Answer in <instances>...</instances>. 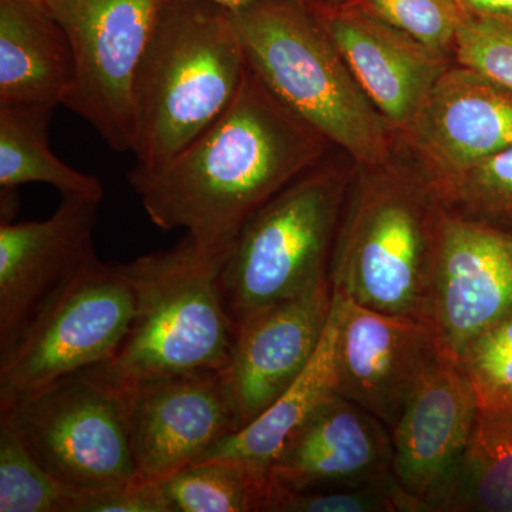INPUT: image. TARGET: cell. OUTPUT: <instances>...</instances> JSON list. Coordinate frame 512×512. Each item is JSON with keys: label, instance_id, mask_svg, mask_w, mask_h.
Here are the masks:
<instances>
[{"label": "cell", "instance_id": "obj_1", "mask_svg": "<svg viewBox=\"0 0 512 512\" xmlns=\"http://www.w3.org/2000/svg\"><path fill=\"white\" fill-rule=\"evenodd\" d=\"M332 144L247 69L237 96L177 156L128 173L148 218L224 258L245 224Z\"/></svg>", "mask_w": 512, "mask_h": 512}, {"label": "cell", "instance_id": "obj_2", "mask_svg": "<svg viewBox=\"0 0 512 512\" xmlns=\"http://www.w3.org/2000/svg\"><path fill=\"white\" fill-rule=\"evenodd\" d=\"M444 211L417 168H357L330 261L333 291L427 323Z\"/></svg>", "mask_w": 512, "mask_h": 512}, {"label": "cell", "instance_id": "obj_3", "mask_svg": "<svg viewBox=\"0 0 512 512\" xmlns=\"http://www.w3.org/2000/svg\"><path fill=\"white\" fill-rule=\"evenodd\" d=\"M247 69L228 9L167 0L134 74L136 165L157 167L177 156L224 113Z\"/></svg>", "mask_w": 512, "mask_h": 512}, {"label": "cell", "instance_id": "obj_4", "mask_svg": "<svg viewBox=\"0 0 512 512\" xmlns=\"http://www.w3.org/2000/svg\"><path fill=\"white\" fill-rule=\"evenodd\" d=\"M249 69L352 157L357 168L393 160L397 134L357 82L311 3L258 0L231 12Z\"/></svg>", "mask_w": 512, "mask_h": 512}, {"label": "cell", "instance_id": "obj_5", "mask_svg": "<svg viewBox=\"0 0 512 512\" xmlns=\"http://www.w3.org/2000/svg\"><path fill=\"white\" fill-rule=\"evenodd\" d=\"M222 262L185 237L120 264L133 288L134 315L116 355L94 372L121 392L163 377L221 373L237 333L221 292Z\"/></svg>", "mask_w": 512, "mask_h": 512}, {"label": "cell", "instance_id": "obj_6", "mask_svg": "<svg viewBox=\"0 0 512 512\" xmlns=\"http://www.w3.org/2000/svg\"><path fill=\"white\" fill-rule=\"evenodd\" d=\"M323 160L266 202L225 256L220 286L234 322L329 279L349 175Z\"/></svg>", "mask_w": 512, "mask_h": 512}, {"label": "cell", "instance_id": "obj_7", "mask_svg": "<svg viewBox=\"0 0 512 512\" xmlns=\"http://www.w3.org/2000/svg\"><path fill=\"white\" fill-rule=\"evenodd\" d=\"M133 315V288L120 264L94 256L0 355V412L63 377L109 362Z\"/></svg>", "mask_w": 512, "mask_h": 512}, {"label": "cell", "instance_id": "obj_8", "mask_svg": "<svg viewBox=\"0 0 512 512\" xmlns=\"http://www.w3.org/2000/svg\"><path fill=\"white\" fill-rule=\"evenodd\" d=\"M0 416L15 424L30 453L76 500L140 477L126 397L93 369L43 387Z\"/></svg>", "mask_w": 512, "mask_h": 512}, {"label": "cell", "instance_id": "obj_9", "mask_svg": "<svg viewBox=\"0 0 512 512\" xmlns=\"http://www.w3.org/2000/svg\"><path fill=\"white\" fill-rule=\"evenodd\" d=\"M167 0H43L73 55L62 106L87 121L114 153H131L133 80Z\"/></svg>", "mask_w": 512, "mask_h": 512}, {"label": "cell", "instance_id": "obj_10", "mask_svg": "<svg viewBox=\"0 0 512 512\" xmlns=\"http://www.w3.org/2000/svg\"><path fill=\"white\" fill-rule=\"evenodd\" d=\"M397 140L441 201L476 165L512 144V90L454 63Z\"/></svg>", "mask_w": 512, "mask_h": 512}, {"label": "cell", "instance_id": "obj_11", "mask_svg": "<svg viewBox=\"0 0 512 512\" xmlns=\"http://www.w3.org/2000/svg\"><path fill=\"white\" fill-rule=\"evenodd\" d=\"M512 311V231L446 207L431 289L429 326L457 360Z\"/></svg>", "mask_w": 512, "mask_h": 512}, {"label": "cell", "instance_id": "obj_12", "mask_svg": "<svg viewBox=\"0 0 512 512\" xmlns=\"http://www.w3.org/2000/svg\"><path fill=\"white\" fill-rule=\"evenodd\" d=\"M478 416L476 393L440 350L392 429L393 476L427 511H443Z\"/></svg>", "mask_w": 512, "mask_h": 512}, {"label": "cell", "instance_id": "obj_13", "mask_svg": "<svg viewBox=\"0 0 512 512\" xmlns=\"http://www.w3.org/2000/svg\"><path fill=\"white\" fill-rule=\"evenodd\" d=\"M333 305L330 279L311 291L262 306L235 322L234 346L222 384L237 430L265 412L309 365Z\"/></svg>", "mask_w": 512, "mask_h": 512}, {"label": "cell", "instance_id": "obj_14", "mask_svg": "<svg viewBox=\"0 0 512 512\" xmlns=\"http://www.w3.org/2000/svg\"><path fill=\"white\" fill-rule=\"evenodd\" d=\"M127 427L138 474L163 481L200 463L237 431L220 372L163 377L126 390Z\"/></svg>", "mask_w": 512, "mask_h": 512}, {"label": "cell", "instance_id": "obj_15", "mask_svg": "<svg viewBox=\"0 0 512 512\" xmlns=\"http://www.w3.org/2000/svg\"><path fill=\"white\" fill-rule=\"evenodd\" d=\"M100 201L62 195L47 220L0 225V355L96 252Z\"/></svg>", "mask_w": 512, "mask_h": 512}, {"label": "cell", "instance_id": "obj_16", "mask_svg": "<svg viewBox=\"0 0 512 512\" xmlns=\"http://www.w3.org/2000/svg\"><path fill=\"white\" fill-rule=\"evenodd\" d=\"M339 303L338 393L390 431L440 353L421 320L373 311L336 292Z\"/></svg>", "mask_w": 512, "mask_h": 512}, {"label": "cell", "instance_id": "obj_17", "mask_svg": "<svg viewBox=\"0 0 512 512\" xmlns=\"http://www.w3.org/2000/svg\"><path fill=\"white\" fill-rule=\"evenodd\" d=\"M311 8L399 138L454 57L349 6L313 0Z\"/></svg>", "mask_w": 512, "mask_h": 512}, {"label": "cell", "instance_id": "obj_18", "mask_svg": "<svg viewBox=\"0 0 512 512\" xmlns=\"http://www.w3.org/2000/svg\"><path fill=\"white\" fill-rule=\"evenodd\" d=\"M392 431L345 397L320 407L269 467V484L293 493L363 487L393 476Z\"/></svg>", "mask_w": 512, "mask_h": 512}, {"label": "cell", "instance_id": "obj_19", "mask_svg": "<svg viewBox=\"0 0 512 512\" xmlns=\"http://www.w3.org/2000/svg\"><path fill=\"white\" fill-rule=\"evenodd\" d=\"M72 47L43 0H0V106H62Z\"/></svg>", "mask_w": 512, "mask_h": 512}, {"label": "cell", "instance_id": "obj_20", "mask_svg": "<svg viewBox=\"0 0 512 512\" xmlns=\"http://www.w3.org/2000/svg\"><path fill=\"white\" fill-rule=\"evenodd\" d=\"M338 336L339 303L333 292L328 325L301 376L255 420L218 441L201 461L237 460L268 476L269 467L293 434L339 396Z\"/></svg>", "mask_w": 512, "mask_h": 512}, {"label": "cell", "instance_id": "obj_21", "mask_svg": "<svg viewBox=\"0 0 512 512\" xmlns=\"http://www.w3.org/2000/svg\"><path fill=\"white\" fill-rule=\"evenodd\" d=\"M53 111L43 106H0V190L40 183L62 195L103 200L99 178L74 170L50 148Z\"/></svg>", "mask_w": 512, "mask_h": 512}, {"label": "cell", "instance_id": "obj_22", "mask_svg": "<svg viewBox=\"0 0 512 512\" xmlns=\"http://www.w3.org/2000/svg\"><path fill=\"white\" fill-rule=\"evenodd\" d=\"M443 511L512 512V410L478 409Z\"/></svg>", "mask_w": 512, "mask_h": 512}, {"label": "cell", "instance_id": "obj_23", "mask_svg": "<svg viewBox=\"0 0 512 512\" xmlns=\"http://www.w3.org/2000/svg\"><path fill=\"white\" fill-rule=\"evenodd\" d=\"M171 512L265 511L269 477L237 460L192 464L161 481Z\"/></svg>", "mask_w": 512, "mask_h": 512}, {"label": "cell", "instance_id": "obj_24", "mask_svg": "<svg viewBox=\"0 0 512 512\" xmlns=\"http://www.w3.org/2000/svg\"><path fill=\"white\" fill-rule=\"evenodd\" d=\"M76 494L47 473L19 430L0 416V512H74Z\"/></svg>", "mask_w": 512, "mask_h": 512}, {"label": "cell", "instance_id": "obj_25", "mask_svg": "<svg viewBox=\"0 0 512 512\" xmlns=\"http://www.w3.org/2000/svg\"><path fill=\"white\" fill-rule=\"evenodd\" d=\"M349 6L454 57L458 30L470 16L460 0H346Z\"/></svg>", "mask_w": 512, "mask_h": 512}, {"label": "cell", "instance_id": "obj_26", "mask_svg": "<svg viewBox=\"0 0 512 512\" xmlns=\"http://www.w3.org/2000/svg\"><path fill=\"white\" fill-rule=\"evenodd\" d=\"M478 409L512 410V311L471 340L457 357Z\"/></svg>", "mask_w": 512, "mask_h": 512}, {"label": "cell", "instance_id": "obj_27", "mask_svg": "<svg viewBox=\"0 0 512 512\" xmlns=\"http://www.w3.org/2000/svg\"><path fill=\"white\" fill-rule=\"evenodd\" d=\"M266 512H423L394 476L363 487L293 493L269 484Z\"/></svg>", "mask_w": 512, "mask_h": 512}, {"label": "cell", "instance_id": "obj_28", "mask_svg": "<svg viewBox=\"0 0 512 512\" xmlns=\"http://www.w3.org/2000/svg\"><path fill=\"white\" fill-rule=\"evenodd\" d=\"M444 205L477 220L512 225V144L471 168Z\"/></svg>", "mask_w": 512, "mask_h": 512}, {"label": "cell", "instance_id": "obj_29", "mask_svg": "<svg viewBox=\"0 0 512 512\" xmlns=\"http://www.w3.org/2000/svg\"><path fill=\"white\" fill-rule=\"evenodd\" d=\"M454 60L512 90V25L468 18L458 30Z\"/></svg>", "mask_w": 512, "mask_h": 512}, {"label": "cell", "instance_id": "obj_30", "mask_svg": "<svg viewBox=\"0 0 512 512\" xmlns=\"http://www.w3.org/2000/svg\"><path fill=\"white\" fill-rule=\"evenodd\" d=\"M74 512H171L161 481L137 477L100 493L77 498Z\"/></svg>", "mask_w": 512, "mask_h": 512}, {"label": "cell", "instance_id": "obj_31", "mask_svg": "<svg viewBox=\"0 0 512 512\" xmlns=\"http://www.w3.org/2000/svg\"><path fill=\"white\" fill-rule=\"evenodd\" d=\"M470 18L497 20L512 25V0H460Z\"/></svg>", "mask_w": 512, "mask_h": 512}, {"label": "cell", "instance_id": "obj_32", "mask_svg": "<svg viewBox=\"0 0 512 512\" xmlns=\"http://www.w3.org/2000/svg\"><path fill=\"white\" fill-rule=\"evenodd\" d=\"M212 3L222 6V8L228 9L229 12L244 8V6L251 5V3L258 2V0H210ZM299 2L311 3L313 0H299Z\"/></svg>", "mask_w": 512, "mask_h": 512}, {"label": "cell", "instance_id": "obj_33", "mask_svg": "<svg viewBox=\"0 0 512 512\" xmlns=\"http://www.w3.org/2000/svg\"><path fill=\"white\" fill-rule=\"evenodd\" d=\"M320 2L330 3V5H340V3H345L346 0H320Z\"/></svg>", "mask_w": 512, "mask_h": 512}]
</instances>
